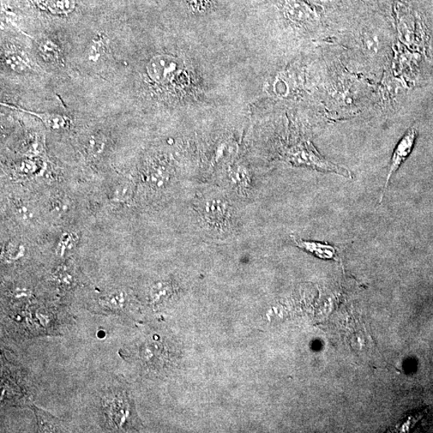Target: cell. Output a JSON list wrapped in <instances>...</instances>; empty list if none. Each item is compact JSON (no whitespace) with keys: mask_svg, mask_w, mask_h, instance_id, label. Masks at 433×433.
<instances>
[{"mask_svg":"<svg viewBox=\"0 0 433 433\" xmlns=\"http://www.w3.org/2000/svg\"><path fill=\"white\" fill-rule=\"evenodd\" d=\"M197 226L209 238L226 239L236 233V207L224 192L206 190L195 203Z\"/></svg>","mask_w":433,"mask_h":433,"instance_id":"6da1fadb","label":"cell"},{"mask_svg":"<svg viewBox=\"0 0 433 433\" xmlns=\"http://www.w3.org/2000/svg\"><path fill=\"white\" fill-rule=\"evenodd\" d=\"M286 158L289 163L294 166H308L317 171L335 173L347 178H353L347 168L322 158L308 142L299 143L288 149Z\"/></svg>","mask_w":433,"mask_h":433,"instance_id":"7a4b0ae2","label":"cell"},{"mask_svg":"<svg viewBox=\"0 0 433 433\" xmlns=\"http://www.w3.org/2000/svg\"><path fill=\"white\" fill-rule=\"evenodd\" d=\"M229 190L240 197H248L254 190V175L248 166L241 162L228 166L224 171Z\"/></svg>","mask_w":433,"mask_h":433,"instance_id":"3957f363","label":"cell"},{"mask_svg":"<svg viewBox=\"0 0 433 433\" xmlns=\"http://www.w3.org/2000/svg\"><path fill=\"white\" fill-rule=\"evenodd\" d=\"M179 68L178 59L170 55H156L150 59L146 72L150 80L165 83L170 81Z\"/></svg>","mask_w":433,"mask_h":433,"instance_id":"277c9868","label":"cell"},{"mask_svg":"<svg viewBox=\"0 0 433 433\" xmlns=\"http://www.w3.org/2000/svg\"><path fill=\"white\" fill-rule=\"evenodd\" d=\"M416 129H409L406 132V134L403 137L398 144H397V146L396 147L394 154L393 155L392 161H391V163L388 168L386 182H385L383 194L381 197V202L383 200L384 192L388 187L391 178H392L393 174L399 170V168L403 164V162H405L408 156L410 155L413 149L415 141H416Z\"/></svg>","mask_w":433,"mask_h":433,"instance_id":"5b68a950","label":"cell"},{"mask_svg":"<svg viewBox=\"0 0 433 433\" xmlns=\"http://www.w3.org/2000/svg\"><path fill=\"white\" fill-rule=\"evenodd\" d=\"M173 171L166 163L154 164L146 172V183L154 190H162L171 183Z\"/></svg>","mask_w":433,"mask_h":433,"instance_id":"8992f818","label":"cell"},{"mask_svg":"<svg viewBox=\"0 0 433 433\" xmlns=\"http://www.w3.org/2000/svg\"><path fill=\"white\" fill-rule=\"evenodd\" d=\"M5 107L12 108V110L21 111L30 114V115L34 116L40 119L42 123L44 124L47 129L52 131H60L67 129L70 125V120L69 117L60 115L57 113L51 112H33L30 110H24V108L10 105L7 104H2Z\"/></svg>","mask_w":433,"mask_h":433,"instance_id":"52a82bcc","label":"cell"},{"mask_svg":"<svg viewBox=\"0 0 433 433\" xmlns=\"http://www.w3.org/2000/svg\"><path fill=\"white\" fill-rule=\"evenodd\" d=\"M294 243L298 248L311 253L322 260H337L338 254L335 246L327 243L313 242L291 236Z\"/></svg>","mask_w":433,"mask_h":433,"instance_id":"ba28073f","label":"cell"},{"mask_svg":"<svg viewBox=\"0 0 433 433\" xmlns=\"http://www.w3.org/2000/svg\"><path fill=\"white\" fill-rule=\"evenodd\" d=\"M134 185L130 180H120L112 192V200L117 202H125L134 195Z\"/></svg>","mask_w":433,"mask_h":433,"instance_id":"9c48e42d","label":"cell"},{"mask_svg":"<svg viewBox=\"0 0 433 433\" xmlns=\"http://www.w3.org/2000/svg\"><path fill=\"white\" fill-rule=\"evenodd\" d=\"M79 240V236L75 232H64L60 236L56 251L59 256H64L66 253L74 250Z\"/></svg>","mask_w":433,"mask_h":433,"instance_id":"30bf717a","label":"cell"},{"mask_svg":"<svg viewBox=\"0 0 433 433\" xmlns=\"http://www.w3.org/2000/svg\"><path fill=\"white\" fill-rule=\"evenodd\" d=\"M5 62L12 70L18 72L25 71L30 68L27 59L17 52H9L6 55Z\"/></svg>","mask_w":433,"mask_h":433,"instance_id":"8fae6325","label":"cell"},{"mask_svg":"<svg viewBox=\"0 0 433 433\" xmlns=\"http://www.w3.org/2000/svg\"><path fill=\"white\" fill-rule=\"evenodd\" d=\"M35 413L39 420L40 429L44 432H54L60 429L59 424H57V419L50 417V415L45 413L43 410H40L37 408H34Z\"/></svg>","mask_w":433,"mask_h":433,"instance_id":"7c38bea8","label":"cell"},{"mask_svg":"<svg viewBox=\"0 0 433 433\" xmlns=\"http://www.w3.org/2000/svg\"><path fill=\"white\" fill-rule=\"evenodd\" d=\"M16 214L24 221H32L35 218V212L28 204L16 202L15 204Z\"/></svg>","mask_w":433,"mask_h":433,"instance_id":"4fadbf2b","label":"cell"},{"mask_svg":"<svg viewBox=\"0 0 433 433\" xmlns=\"http://www.w3.org/2000/svg\"><path fill=\"white\" fill-rule=\"evenodd\" d=\"M88 154L96 156L99 155L105 148V142L101 140L100 137L93 136L90 138L88 142Z\"/></svg>","mask_w":433,"mask_h":433,"instance_id":"5bb4252c","label":"cell"},{"mask_svg":"<svg viewBox=\"0 0 433 433\" xmlns=\"http://www.w3.org/2000/svg\"><path fill=\"white\" fill-rule=\"evenodd\" d=\"M24 248L22 245L11 243L6 248L5 253L9 260H16L23 256Z\"/></svg>","mask_w":433,"mask_h":433,"instance_id":"9a60e30c","label":"cell"},{"mask_svg":"<svg viewBox=\"0 0 433 433\" xmlns=\"http://www.w3.org/2000/svg\"><path fill=\"white\" fill-rule=\"evenodd\" d=\"M185 1L192 11L203 12L209 9L213 0H185Z\"/></svg>","mask_w":433,"mask_h":433,"instance_id":"2e32d148","label":"cell"}]
</instances>
